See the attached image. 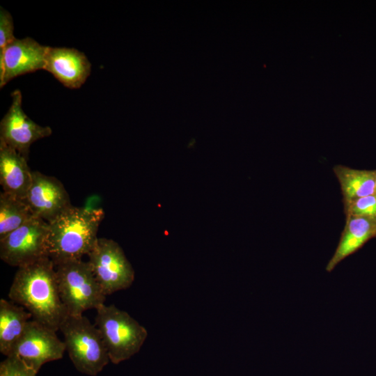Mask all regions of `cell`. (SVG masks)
Returning <instances> with one entry per match:
<instances>
[{"instance_id": "obj_1", "label": "cell", "mask_w": 376, "mask_h": 376, "mask_svg": "<svg viewBox=\"0 0 376 376\" xmlns=\"http://www.w3.org/2000/svg\"><path fill=\"white\" fill-rule=\"evenodd\" d=\"M8 297L24 307L32 320L56 331L68 315L59 294L55 265L49 257L19 267Z\"/></svg>"}, {"instance_id": "obj_2", "label": "cell", "mask_w": 376, "mask_h": 376, "mask_svg": "<svg viewBox=\"0 0 376 376\" xmlns=\"http://www.w3.org/2000/svg\"><path fill=\"white\" fill-rule=\"evenodd\" d=\"M104 210L71 206L48 223L49 257L55 265L81 259L97 240Z\"/></svg>"}, {"instance_id": "obj_3", "label": "cell", "mask_w": 376, "mask_h": 376, "mask_svg": "<svg viewBox=\"0 0 376 376\" xmlns=\"http://www.w3.org/2000/svg\"><path fill=\"white\" fill-rule=\"evenodd\" d=\"M59 330L69 357L79 372L95 376L110 362L98 329L84 315H68Z\"/></svg>"}, {"instance_id": "obj_4", "label": "cell", "mask_w": 376, "mask_h": 376, "mask_svg": "<svg viewBox=\"0 0 376 376\" xmlns=\"http://www.w3.org/2000/svg\"><path fill=\"white\" fill-rule=\"evenodd\" d=\"M95 324L107 348L110 362L118 364L138 353L148 337L146 329L115 305L102 304Z\"/></svg>"}, {"instance_id": "obj_5", "label": "cell", "mask_w": 376, "mask_h": 376, "mask_svg": "<svg viewBox=\"0 0 376 376\" xmlns=\"http://www.w3.org/2000/svg\"><path fill=\"white\" fill-rule=\"evenodd\" d=\"M55 269L59 294L68 315H83L104 304L106 295L88 261L69 260L55 265Z\"/></svg>"}, {"instance_id": "obj_6", "label": "cell", "mask_w": 376, "mask_h": 376, "mask_svg": "<svg viewBox=\"0 0 376 376\" xmlns=\"http://www.w3.org/2000/svg\"><path fill=\"white\" fill-rule=\"evenodd\" d=\"M88 256L92 272L106 296L132 285L134 270L116 241L98 237Z\"/></svg>"}, {"instance_id": "obj_7", "label": "cell", "mask_w": 376, "mask_h": 376, "mask_svg": "<svg viewBox=\"0 0 376 376\" xmlns=\"http://www.w3.org/2000/svg\"><path fill=\"white\" fill-rule=\"evenodd\" d=\"M49 257L48 223L33 217L0 239V258L12 267H21Z\"/></svg>"}, {"instance_id": "obj_8", "label": "cell", "mask_w": 376, "mask_h": 376, "mask_svg": "<svg viewBox=\"0 0 376 376\" xmlns=\"http://www.w3.org/2000/svg\"><path fill=\"white\" fill-rule=\"evenodd\" d=\"M56 332L31 320L10 356L17 357L38 373L45 363L62 359L66 351L64 342L58 338Z\"/></svg>"}, {"instance_id": "obj_9", "label": "cell", "mask_w": 376, "mask_h": 376, "mask_svg": "<svg viewBox=\"0 0 376 376\" xmlns=\"http://www.w3.org/2000/svg\"><path fill=\"white\" fill-rule=\"evenodd\" d=\"M11 97L12 104L0 123V141L28 159L31 145L50 136L52 130L36 123L24 112L19 90L12 92Z\"/></svg>"}, {"instance_id": "obj_10", "label": "cell", "mask_w": 376, "mask_h": 376, "mask_svg": "<svg viewBox=\"0 0 376 376\" xmlns=\"http://www.w3.org/2000/svg\"><path fill=\"white\" fill-rule=\"evenodd\" d=\"M33 216L51 222L72 206L68 191L57 178L33 171L25 198Z\"/></svg>"}, {"instance_id": "obj_11", "label": "cell", "mask_w": 376, "mask_h": 376, "mask_svg": "<svg viewBox=\"0 0 376 376\" xmlns=\"http://www.w3.org/2000/svg\"><path fill=\"white\" fill-rule=\"evenodd\" d=\"M47 49V46L29 37L15 38L7 45L0 51V61L3 62L5 67L0 88L17 76L44 70Z\"/></svg>"}, {"instance_id": "obj_12", "label": "cell", "mask_w": 376, "mask_h": 376, "mask_svg": "<svg viewBox=\"0 0 376 376\" xmlns=\"http://www.w3.org/2000/svg\"><path fill=\"white\" fill-rule=\"evenodd\" d=\"M44 70L65 87L75 89L85 83L91 74V64L86 55L76 49L48 47Z\"/></svg>"}, {"instance_id": "obj_13", "label": "cell", "mask_w": 376, "mask_h": 376, "mask_svg": "<svg viewBox=\"0 0 376 376\" xmlns=\"http://www.w3.org/2000/svg\"><path fill=\"white\" fill-rule=\"evenodd\" d=\"M32 173L27 159L0 141V184L3 191L25 199Z\"/></svg>"}, {"instance_id": "obj_14", "label": "cell", "mask_w": 376, "mask_h": 376, "mask_svg": "<svg viewBox=\"0 0 376 376\" xmlns=\"http://www.w3.org/2000/svg\"><path fill=\"white\" fill-rule=\"evenodd\" d=\"M376 237V219L346 216L345 224L336 251L326 266L331 272L336 265Z\"/></svg>"}, {"instance_id": "obj_15", "label": "cell", "mask_w": 376, "mask_h": 376, "mask_svg": "<svg viewBox=\"0 0 376 376\" xmlns=\"http://www.w3.org/2000/svg\"><path fill=\"white\" fill-rule=\"evenodd\" d=\"M31 315L22 306L5 299H0V352L11 354L25 331Z\"/></svg>"}, {"instance_id": "obj_16", "label": "cell", "mask_w": 376, "mask_h": 376, "mask_svg": "<svg viewBox=\"0 0 376 376\" xmlns=\"http://www.w3.org/2000/svg\"><path fill=\"white\" fill-rule=\"evenodd\" d=\"M334 173L340 184L343 201L375 194V170H359L336 165Z\"/></svg>"}, {"instance_id": "obj_17", "label": "cell", "mask_w": 376, "mask_h": 376, "mask_svg": "<svg viewBox=\"0 0 376 376\" xmlns=\"http://www.w3.org/2000/svg\"><path fill=\"white\" fill-rule=\"evenodd\" d=\"M33 214L25 199L0 194V239L27 222Z\"/></svg>"}, {"instance_id": "obj_18", "label": "cell", "mask_w": 376, "mask_h": 376, "mask_svg": "<svg viewBox=\"0 0 376 376\" xmlns=\"http://www.w3.org/2000/svg\"><path fill=\"white\" fill-rule=\"evenodd\" d=\"M345 216H360L376 219V195L372 194L343 201Z\"/></svg>"}, {"instance_id": "obj_19", "label": "cell", "mask_w": 376, "mask_h": 376, "mask_svg": "<svg viewBox=\"0 0 376 376\" xmlns=\"http://www.w3.org/2000/svg\"><path fill=\"white\" fill-rule=\"evenodd\" d=\"M37 373L15 356L6 357L0 363V376H36Z\"/></svg>"}, {"instance_id": "obj_20", "label": "cell", "mask_w": 376, "mask_h": 376, "mask_svg": "<svg viewBox=\"0 0 376 376\" xmlns=\"http://www.w3.org/2000/svg\"><path fill=\"white\" fill-rule=\"evenodd\" d=\"M13 19L8 11L1 7L0 9V51L7 45L13 41L14 36Z\"/></svg>"}, {"instance_id": "obj_21", "label": "cell", "mask_w": 376, "mask_h": 376, "mask_svg": "<svg viewBox=\"0 0 376 376\" xmlns=\"http://www.w3.org/2000/svg\"><path fill=\"white\" fill-rule=\"evenodd\" d=\"M376 171V170H375ZM375 194L376 195V178H375Z\"/></svg>"}]
</instances>
